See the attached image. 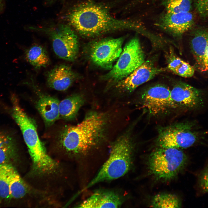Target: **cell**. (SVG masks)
Instances as JSON below:
<instances>
[{"label":"cell","mask_w":208,"mask_h":208,"mask_svg":"<svg viewBox=\"0 0 208 208\" xmlns=\"http://www.w3.org/2000/svg\"><path fill=\"white\" fill-rule=\"evenodd\" d=\"M69 24L80 34L92 37L125 29H137L139 25L131 21L114 18L107 9L92 2L81 3L66 16Z\"/></svg>","instance_id":"obj_1"},{"label":"cell","mask_w":208,"mask_h":208,"mask_svg":"<svg viewBox=\"0 0 208 208\" xmlns=\"http://www.w3.org/2000/svg\"><path fill=\"white\" fill-rule=\"evenodd\" d=\"M107 123L103 114L92 112L76 125L65 127L58 138V144L66 153L83 154L93 148L104 136Z\"/></svg>","instance_id":"obj_2"},{"label":"cell","mask_w":208,"mask_h":208,"mask_svg":"<svg viewBox=\"0 0 208 208\" xmlns=\"http://www.w3.org/2000/svg\"><path fill=\"white\" fill-rule=\"evenodd\" d=\"M133 149L129 134H125L118 137L112 145L108 159L82 190L98 183L116 179L125 175L131 166Z\"/></svg>","instance_id":"obj_3"},{"label":"cell","mask_w":208,"mask_h":208,"mask_svg":"<svg viewBox=\"0 0 208 208\" xmlns=\"http://www.w3.org/2000/svg\"><path fill=\"white\" fill-rule=\"evenodd\" d=\"M187 158L180 149L158 147L149 155L150 173L157 179L164 181L174 178L185 165Z\"/></svg>","instance_id":"obj_4"},{"label":"cell","mask_w":208,"mask_h":208,"mask_svg":"<svg viewBox=\"0 0 208 208\" xmlns=\"http://www.w3.org/2000/svg\"><path fill=\"white\" fill-rule=\"evenodd\" d=\"M194 122L175 123L159 128L156 140L158 147L185 148L196 142L199 132L194 130Z\"/></svg>","instance_id":"obj_5"},{"label":"cell","mask_w":208,"mask_h":208,"mask_svg":"<svg viewBox=\"0 0 208 208\" xmlns=\"http://www.w3.org/2000/svg\"><path fill=\"white\" fill-rule=\"evenodd\" d=\"M31 28L48 36L54 53L60 58L69 61L76 58L79 50L78 37L69 26L62 24L55 27Z\"/></svg>","instance_id":"obj_6"},{"label":"cell","mask_w":208,"mask_h":208,"mask_svg":"<svg viewBox=\"0 0 208 208\" xmlns=\"http://www.w3.org/2000/svg\"><path fill=\"white\" fill-rule=\"evenodd\" d=\"M145 61V55L138 38L135 37L125 45L116 64L105 76L116 83L129 75Z\"/></svg>","instance_id":"obj_7"},{"label":"cell","mask_w":208,"mask_h":208,"mask_svg":"<svg viewBox=\"0 0 208 208\" xmlns=\"http://www.w3.org/2000/svg\"><path fill=\"white\" fill-rule=\"evenodd\" d=\"M140 100L143 108L151 116L164 115L177 108L171 99L170 90L161 84L146 89L142 94Z\"/></svg>","instance_id":"obj_8"},{"label":"cell","mask_w":208,"mask_h":208,"mask_svg":"<svg viewBox=\"0 0 208 208\" xmlns=\"http://www.w3.org/2000/svg\"><path fill=\"white\" fill-rule=\"evenodd\" d=\"M11 116L20 129L29 153L40 151L45 148L38 137L34 121L25 113L14 94L12 95Z\"/></svg>","instance_id":"obj_9"},{"label":"cell","mask_w":208,"mask_h":208,"mask_svg":"<svg viewBox=\"0 0 208 208\" xmlns=\"http://www.w3.org/2000/svg\"><path fill=\"white\" fill-rule=\"evenodd\" d=\"M123 42V38H106L94 42L90 49L91 60L102 68L111 69L122 51Z\"/></svg>","instance_id":"obj_10"},{"label":"cell","mask_w":208,"mask_h":208,"mask_svg":"<svg viewBox=\"0 0 208 208\" xmlns=\"http://www.w3.org/2000/svg\"><path fill=\"white\" fill-rule=\"evenodd\" d=\"M167 69L157 66L152 60H145L128 76L116 83V87L124 92H131Z\"/></svg>","instance_id":"obj_11"},{"label":"cell","mask_w":208,"mask_h":208,"mask_svg":"<svg viewBox=\"0 0 208 208\" xmlns=\"http://www.w3.org/2000/svg\"><path fill=\"white\" fill-rule=\"evenodd\" d=\"M170 95L177 108L197 109L204 104L202 91L185 82H180L176 84L170 90Z\"/></svg>","instance_id":"obj_12"},{"label":"cell","mask_w":208,"mask_h":208,"mask_svg":"<svg viewBox=\"0 0 208 208\" xmlns=\"http://www.w3.org/2000/svg\"><path fill=\"white\" fill-rule=\"evenodd\" d=\"M194 24V16L190 12H166L160 16L156 25L173 36L179 37L190 29Z\"/></svg>","instance_id":"obj_13"},{"label":"cell","mask_w":208,"mask_h":208,"mask_svg":"<svg viewBox=\"0 0 208 208\" xmlns=\"http://www.w3.org/2000/svg\"><path fill=\"white\" fill-rule=\"evenodd\" d=\"M77 74L69 65L62 64L48 72L47 83L50 88L59 91L68 88L77 79Z\"/></svg>","instance_id":"obj_14"},{"label":"cell","mask_w":208,"mask_h":208,"mask_svg":"<svg viewBox=\"0 0 208 208\" xmlns=\"http://www.w3.org/2000/svg\"><path fill=\"white\" fill-rule=\"evenodd\" d=\"M122 200L115 193L109 191L97 192L78 206L80 208H117Z\"/></svg>","instance_id":"obj_15"},{"label":"cell","mask_w":208,"mask_h":208,"mask_svg":"<svg viewBox=\"0 0 208 208\" xmlns=\"http://www.w3.org/2000/svg\"><path fill=\"white\" fill-rule=\"evenodd\" d=\"M60 102L55 97L49 95H40L36 106L47 126L52 125L59 118Z\"/></svg>","instance_id":"obj_16"},{"label":"cell","mask_w":208,"mask_h":208,"mask_svg":"<svg viewBox=\"0 0 208 208\" xmlns=\"http://www.w3.org/2000/svg\"><path fill=\"white\" fill-rule=\"evenodd\" d=\"M194 32L191 46L198 68L201 72L208 47V29H198Z\"/></svg>","instance_id":"obj_17"},{"label":"cell","mask_w":208,"mask_h":208,"mask_svg":"<svg viewBox=\"0 0 208 208\" xmlns=\"http://www.w3.org/2000/svg\"><path fill=\"white\" fill-rule=\"evenodd\" d=\"M84 102L82 96L77 94L63 99L59 104V118L67 120L74 119Z\"/></svg>","instance_id":"obj_18"},{"label":"cell","mask_w":208,"mask_h":208,"mask_svg":"<svg viewBox=\"0 0 208 208\" xmlns=\"http://www.w3.org/2000/svg\"><path fill=\"white\" fill-rule=\"evenodd\" d=\"M17 148L13 137L0 130V164H11L16 158Z\"/></svg>","instance_id":"obj_19"},{"label":"cell","mask_w":208,"mask_h":208,"mask_svg":"<svg viewBox=\"0 0 208 208\" xmlns=\"http://www.w3.org/2000/svg\"><path fill=\"white\" fill-rule=\"evenodd\" d=\"M25 55L27 61L36 69L46 67L50 63L46 50L40 45L31 46L25 51Z\"/></svg>","instance_id":"obj_20"},{"label":"cell","mask_w":208,"mask_h":208,"mask_svg":"<svg viewBox=\"0 0 208 208\" xmlns=\"http://www.w3.org/2000/svg\"><path fill=\"white\" fill-rule=\"evenodd\" d=\"M10 198L19 199L28 193V187L14 167L11 164L9 174Z\"/></svg>","instance_id":"obj_21"},{"label":"cell","mask_w":208,"mask_h":208,"mask_svg":"<svg viewBox=\"0 0 208 208\" xmlns=\"http://www.w3.org/2000/svg\"><path fill=\"white\" fill-rule=\"evenodd\" d=\"M181 203L175 195L163 193L157 194L153 198L151 207L155 208H180Z\"/></svg>","instance_id":"obj_22"},{"label":"cell","mask_w":208,"mask_h":208,"mask_svg":"<svg viewBox=\"0 0 208 208\" xmlns=\"http://www.w3.org/2000/svg\"><path fill=\"white\" fill-rule=\"evenodd\" d=\"M194 0H164L162 4L169 13L190 12Z\"/></svg>","instance_id":"obj_23"},{"label":"cell","mask_w":208,"mask_h":208,"mask_svg":"<svg viewBox=\"0 0 208 208\" xmlns=\"http://www.w3.org/2000/svg\"><path fill=\"white\" fill-rule=\"evenodd\" d=\"M11 164H0V198L10 199L9 174Z\"/></svg>","instance_id":"obj_24"},{"label":"cell","mask_w":208,"mask_h":208,"mask_svg":"<svg viewBox=\"0 0 208 208\" xmlns=\"http://www.w3.org/2000/svg\"><path fill=\"white\" fill-rule=\"evenodd\" d=\"M194 68L184 61L173 72L176 75L185 78L192 77L194 75Z\"/></svg>","instance_id":"obj_25"},{"label":"cell","mask_w":208,"mask_h":208,"mask_svg":"<svg viewBox=\"0 0 208 208\" xmlns=\"http://www.w3.org/2000/svg\"><path fill=\"white\" fill-rule=\"evenodd\" d=\"M168 55L167 68L173 72L184 61L171 52Z\"/></svg>","instance_id":"obj_26"},{"label":"cell","mask_w":208,"mask_h":208,"mask_svg":"<svg viewBox=\"0 0 208 208\" xmlns=\"http://www.w3.org/2000/svg\"><path fill=\"white\" fill-rule=\"evenodd\" d=\"M195 6L199 14L203 18H208V0H195Z\"/></svg>","instance_id":"obj_27"},{"label":"cell","mask_w":208,"mask_h":208,"mask_svg":"<svg viewBox=\"0 0 208 208\" xmlns=\"http://www.w3.org/2000/svg\"><path fill=\"white\" fill-rule=\"evenodd\" d=\"M199 183L202 189L204 192L208 193V168L204 170L200 175Z\"/></svg>","instance_id":"obj_28"},{"label":"cell","mask_w":208,"mask_h":208,"mask_svg":"<svg viewBox=\"0 0 208 208\" xmlns=\"http://www.w3.org/2000/svg\"><path fill=\"white\" fill-rule=\"evenodd\" d=\"M208 71V47L204 59L203 68L201 72Z\"/></svg>","instance_id":"obj_29"},{"label":"cell","mask_w":208,"mask_h":208,"mask_svg":"<svg viewBox=\"0 0 208 208\" xmlns=\"http://www.w3.org/2000/svg\"><path fill=\"white\" fill-rule=\"evenodd\" d=\"M148 0H140V1H148Z\"/></svg>","instance_id":"obj_30"},{"label":"cell","mask_w":208,"mask_h":208,"mask_svg":"<svg viewBox=\"0 0 208 208\" xmlns=\"http://www.w3.org/2000/svg\"><path fill=\"white\" fill-rule=\"evenodd\" d=\"M50 2H52V1H53L55 0H48Z\"/></svg>","instance_id":"obj_31"},{"label":"cell","mask_w":208,"mask_h":208,"mask_svg":"<svg viewBox=\"0 0 208 208\" xmlns=\"http://www.w3.org/2000/svg\"><path fill=\"white\" fill-rule=\"evenodd\" d=\"M1 0V1H2V0Z\"/></svg>","instance_id":"obj_32"}]
</instances>
